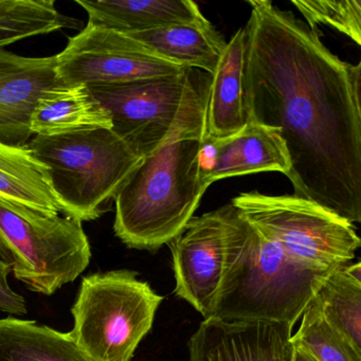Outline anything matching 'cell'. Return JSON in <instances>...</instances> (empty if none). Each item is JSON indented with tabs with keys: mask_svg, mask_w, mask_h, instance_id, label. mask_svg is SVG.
<instances>
[{
	"mask_svg": "<svg viewBox=\"0 0 361 361\" xmlns=\"http://www.w3.org/2000/svg\"><path fill=\"white\" fill-rule=\"evenodd\" d=\"M204 139L166 143L141 159L116 194L114 231L128 248L155 251L174 240L200 206Z\"/></svg>",
	"mask_w": 361,
	"mask_h": 361,
	"instance_id": "3957f363",
	"label": "cell"
},
{
	"mask_svg": "<svg viewBox=\"0 0 361 361\" xmlns=\"http://www.w3.org/2000/svg\"><path fill=\"white\" fill-rule=\"evenodd\" d=\"M128 35L160 58L210 75L214 73L227 45L223 35L207 18Z\"/></svg>",
	"mask_w": 361,
	"mask_h": 361,
	"instance_id": "ac0fdd59",
	"label": "cell"
},
{
	"mask_svg": "<svg viewBox=\"0 0 361 361\" xmlns=\"http://www.w3.org/2000/svg\"><path fill=\"white\" fill-rule=\"evenodd\" d=\"M325 320L361 354V265L334 270L314 295Z\"/></svg>",
	"mask_w": 361,
	"mask_h": 361,
	"instance_id": "ffe728a7",
	"label": "cell"
},
{
	"mask_svg": "<svg viewBox=\"0 0 361 361\" xmlns=\"http://www.w3.org/2000/svg\"><path fill=\"white\" fill-rule=\"evenodd\" d=\"M27 145L49 169L63 214L82 223L104 213L142 159L109 128L35 136Z\"/></svg>",
	"mask_w": 361,
	"mask_h": 361,
	"instance_id": "5b68a950",
	"label": "cell"
},
{
	"mask_svg": "<svg viewBox=\"0 0 361 361\" xmlns=\"http://www.w3.org/2000/svg\"><path fill=\"white\" fill-rule=\"evenodd\" d=\"M185 69L156 56L128 33L90 23L56 54L59 83L88 87L178 75Z\"/></svg>",
	"mask_w": 361,
	"mask_h": 361,
	"instance_id": "9c48e42d",
	"label": "cell"
},
{
	"mask_svg": "<svg viewBox=\"0 0 361 361\" xmlns=\"http://www.w3.org/2000/svg\"><path fill=\"white\" fill-rule=\"evenodd\" d=\"M162 301L132 270L88 274L71 307L69 333L92 361H132Z\"/></svg>",
	"mask_w": 361,
	"mask_h": 361,
	"instance_id": "8992f818",
	"label": "cell"
},
{
	"mask_svg": "<svg viewBox=\"0 0 361 361\" xmlns=\"http://www.w3.org/2000/svg\"><path fill=\"white\" fill-rule=\"evenodd\" d=\"M0 259L31 291L52 295L85 271L92 249L79 219L0 200Z\"/></svg>",
	"mask_w": 361,
	"mask_h": 361,
	"instance_id": "52a82bcc",
	"label": "cell"
},
{
	"mask_svg": "<svg viewBox=\"0 0 361 361\" xmlns=\"http://www.w3.org/2000/svg\"><path fill=\"white\" fill-rule=\"evenodd\" d=\"M56 56L27 58L0 49V140L26 145L37 99L59 83Z\"/></svg>",
	"mask_w": 361,
	"mask_h": 361,
	"instance_id": "4fadbf2b",
	"label": "cell"
},
{
	"mask_svg": "<svg viewBox=\"0 0 361 361\" xmlns=\"http://www.w3.org/2000/svg\"><path fill=\"white\" fill-rule=\"evenodd\" d=\"M293 326L204 319L190 338L189 361H293Z\"/></svg>",
	"mask_w": 361,
	"mask_h": 361,
	"instance_id": "8fae6325",
	"label": "cell"
},
{
	"mask_svg": "<svg viewBox=\"0 0 361 361\" xmlns=\"http://www.w3.org/2000/svg\"><path fill=\"white\" fill-rule=\"evenodd\" d=\"M302 323L291 342L317 361H361V354L325 320L320 304L312 298L302 314Z\"/></svg>",
	"mask_w": 361,
	"mask_h": 361,
	"instance_id": "7402d4cb",
	"label": "cell"
},
{
	"mask_svg": "<svg viewBox=\"0 0 361 361\" xmlns=\"http://www.w3.org/2000/svg\"><path fill=\"white\" fill-rule=\"evenodd\" d=\"M232 202L212 212L193 216L169 243L172 253L175 295L187 301L204 319L210 318L225 267Z\"/></svg>",
	"mask_w": 361,
	"mask_h": 361,
	"instance_id": "30bf717a",
	"label": "cell"
},
{
	"mask_svg": "<svg viewBox=\"0 0 361 361\" xmlns=\"http://www.w3.org/2000/svg\"><path fill=\"white\" fill-rule=\"evenodd\" d=\"M88 23L126 33L142 32L204 20L191 0H77Z\"/></svg>",
	"mask_w": 361,
	"mask_h": 361,
	"instance_id": "9a60e30c",
	"label": "cell"
},
{
	"mask_svg": "<svg viewBox=\"0 0 361 361\" xmlns=\"http://www.w3.org/2000/svg\"><path fill=\"white\" fill-rule=\"evenodd\" d=\"M290 169L288 152L280 133L262 124L247 122L244 128L226 138L206 136L202 149V176L207 187L221 179Z\"/></svg>",
	"mask_w": 361,
	"mask_h": 361,
	"instance_id": "7c38bea8",
	"label": "cell"
},
{
	"mask_svg": "<svg viewBox=\"0 0 361 361\" xmlns=\"http://www.w3.org/2000/svg\"><path fill=\"white\" fill-rule=\"evenodd\" d=\"M243 99L247 122L280 133L298 197L361 221V65L268 0H249Z\"/></svg>",
	"mask_w": 361,
	"mask_h": 361,
	"instance_id": "6da1fadb",
	"label": "cell"
},
{
	"mask_svg": "<svg viewBox=\"0 0 361 361\" xmlns=\"http://www.w3.org/2000/svg\"><path fill=\"white\" fill-rule=\"evenodd\" d=\"M0 200L49 216L64 212L52 188L49 169L28 145L0 140Z\"/></svg>",
	"mask_w": 361,
	"mask_h": 361,
	"instance_id": "e0dca14e",
	"label": "cell"
},
{
	"mask_svg": "<svg viewBox=\"0 0 361 361\" xmlns=\"http://www.w3.org/2000/svg\"><path fill=\"white\" fill-rule=\"evenodd\" d=\"M0 361H92L71 333L35 320L0 319Z\"/></svg>",
	"mask_w": 361,
	"mask_h": 361,
	"instance_id": "d6986e66",
	"label": "cell"
},
{
	"mask_svg": "<svg viewBox=\"0 0 361 361\" xmlns=\"http://www.w3.org/2000/svg\"><path fill=\"white\" fill-rule=\"evenodd\" d=\"M35 136L113 128L111 116L85 84L56 83L37 99L29 123Z\"/></svg>",
	"mask_w": 361,
	"mask_h": 361,
	"instance_id": "5bb4252c",
	"label": "cell"
},
{
	"mask_svg": "<svg viewBox=\"0 0 361 361\" xmlns=\"http://www.w3.org/2000/svg\"><path fill=\"white\" fill-rule=\"evenodd\" d=\"M11 268L0 259V310L10 314H27L26 300L10 287L8 276Z\"/></svg>",
	"mask_w": 361,
	"mask_h": 361,
	"instance_id": "cb8c5ba5",
	"label": "cell"
},
{
	"mask_svg": "<svg viewBox=\"0 0 361 361\" xmlns=\"http://www.w3.org/2000/svg\"><path fill=\"white\" fill-rule=\"evenodd\" d=\"M246 30L238 29L231 37L212 75L206 136L219 139L240 132L247 123L243 99Z\"/></svg>",
	"mask_w": 361,
	"mask_h": 361,
	"instance_id": "2e32d148",
	"label": "cell"
},
{
	"mask_svg": "<svg viewBox=\"0 0 361 361\" xmlns=\"http://www.w3.org/2000/svg\"><path fill=\"white\" fill-rule=\"evenodd\" d=\"M212 75L196 68L130 83L92 86L116 135L139 157L183 138H206Z\"/></svg>",
	"mask_w": 361,
	"mask_h": 361,
	"instance_id": "277c9868",
	"label": "cell"
},
{
	"mask_svg": "<svg viewBox=\"0 0 361 361\" xmlns=\"http://www.w3.org/2000/svg\"><path fill=\"white\" fill-rule=\"evenodd\" d=\"M312 28L325 25L361 45L360 0H293Z\"/></svg>",
	"mask_w": 361,
	"mask_h": 361,
	"instance_id": "603a6c76",
	"label": "cell"
},
{
	"mask_svg": "<svg viewBox=\"0 0 361 361\" xmlns=\"http://www.w3.org/2000/svg\"><path fill=\"white\" fill-rule=\"evenodd\" d=\"M336 269H319L298 261L235 208L211 317L227 322L268 321L293 327Z\"/></svg>",
	"mask_w": 361,
	"mask_h": 361,
	"instance_id": "7a4b0ae2",
	"label": "cell"
},
{
	"mask_svg": "<svg viewBox=\"0 0 361 361\" xmlns=\"http://www.w3.org/2000/svg\"><path fill=\"white\" fill-rule=\"evenodd\" d=\"M69 26L54 0H0V49Z\"/></svg>",
	"mask_w": 361,
	"mask_h": 361,
	"instance_id": "44dd1931",
	"label": "cell"
},
{
	"mask_svg": "<svg viewBox=\"0 0 361 361\" xmlns=\"http://www.w3.org/2000/svg\"><path fill=\"white\" fill-rule=\"evenodd\" d=\"M293 361H317L314 357L310 356L308 353L302 348H295V355H293Z\"/></svg>",
	"mask_w": 361,
	"mask_h": 361,
	"instance_id": "d4e9b609",
	"label": "cell"
},
{
	"mask_svg": "<svg viewBox=\"0 0 361 361\" xmlns=\"http://www.w3.org/2000/svg\"><path fill=\"white\" fill-rule=\"evenodd\" d=\"M231 202L264 235L310 267L348 265L360 247L354 224L306 198L251 191Z\"/></svg>",
	"mask_w": 361,
	"mask_h": 361,
	"instance_id": "ba28073f",
	"label": "cell"
}]
</instances>
